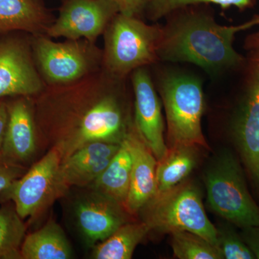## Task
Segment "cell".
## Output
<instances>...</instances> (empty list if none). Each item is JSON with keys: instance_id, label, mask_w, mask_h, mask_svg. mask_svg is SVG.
Returning <instances> with one entry per match:
<instances>
[{"instance_id": "21", "label": "cell", "mask_w": 259, "mask_h": 259, "mask_svg": "<svg viewBox=\"0 0 259 259\" xmlns=\"http://www.w3.org/2000/svg\"><path fill=\"white\" fill-rule=\"evenodd\" d=\"M151 231L144 221L125 223L106 240L96 245L92 257L95 259L132 258L136 247Z\"/></svg>"}, {"instance_id": "3", "label": "cell", "mask_w": 259, "mask_h": 259, "mask_svg": "<svg viewBox=\"0 0 259 259\" xmlns=\"http://www.w3.org/2000/svg\"><path fill=\"white\" fill-rule=\"evenodd\" d=\"M161 32V25L117 13L103 34L102 69L116 78L127 79L136 69L157 64Z\"/></svg>"}, {"instance_id": "17", "label": "cell", "mask_w": 259, "mask_h": 259, "mask_svg": "<svg viewBox=\"0 0 259 259\" xmlns=\"http://www.w3.org/2000/svg\"><path fill=\"white\" fill-rule=\"evenodd\" d=\"M54 20L42 0H0V34L23 31L46 35Z\"/></svg>"}, {"instance_id": "10", "label": "cell", "mask_w": 259, "mask_h": 259, "mask_svg": "<svg viewBox=\"0 0 259 259\" xmlns=\"http://www.w3.org/2000/svg\"><path fill=\"white\" fill-rule=\"evenodd\" d=\"M120 13L113 0H64L59 14L48 29L47 36L95 42Z\"/></svg>"}, {"instance_id": "22", "label": "cell", "mask_w": 259, "mask_h": 259, "mask_svg": "<svg viewBox=\"0 0 259 259\" xmlns=\"http://www.w3.org/2000/svg\"><path fill=\"white\" fill-rule=\"evenodd\" d=\"M171 245L174 254L180 259H223L217 245L190 231L172 232Z\"/></svg>"}, {"instance_id": "15", "label": "cell", "mask_w": 259, "mask_h": 259, "mask_svg": "<svg viewBox=\"0 0 259 259\" xmlns=\"http://www.w3.org/2000/svg\"><path fill=\"white\" fill-rule=\"evenodd\" d=\"M75 213L80 231L91 244L106 240L132 215L122 204L96 192L81 199Z\"/></svg>"}, {"instance_id": "18", "label": "cell", "mask_w": 259, "mask_h": 259, "mask_svg": "<svg viewBox=\"0 0 259 259\" xmlns=\"http://www.w3.org/2000/svg\"><path fill=\"white\" fill-rule=\"evenodd\" d=\"M20 255L24 259H69L73 256V251L64 230L57 223L49 221L25 237Z\"/></svg>"}, {"instance_id": "20", "label": "cell", "mask_w": 259, "mask_h": 259, "mask_svg": "<svg viewBox=\"0 0 259 259\" xmlns=\"http://www.w3.org/2000/svg\"><path fill=\"white\" fill-rule=\"evenodd\" d=\"M198 160L197 146L175 145L158 160L156 167L157 194L171 190L185 180Z\"/></svg>"}, {"instance_id": "25", "label": "cell", "mask_w": 259, "mask_h": 259, "mask_svg": "<svg viewBox=\"0 0 259 259\" xmlns=\"http://www.w3.org/2000/svg\"><path fill=\"white\" fill-rule=\"evenodd\" d=\"M236 226L228 222L217 228V246L226 259H255L254 255L236 231Z\"/></svg>"}, {"instance_id": "9", "label": "cell", "mask_w": 259, "mask_h": 259, "mask_svg": "<svg viewBox=\"0 0 259 259\" xmlns=\"http://www.w3.org/2000/svg\"><path fill=\"white\" fill-rule=\"evenodd\" d=\"M62 159L61 151L54 146L4 191L22 219L33 217L61 197L59 173Z\"/></svg>"}, {"instance_id": "5", "label": "cell", "mask_w": 259, "mask_h": 259, "mask_svg": "<svg viewBox=\"0 0 259 259\" xmlns=\"http://www.w3.org/2000/svg\"><path fill=\"white\" fill-rule=\"evenodd\" d=\"M239 157L224 150L204 172L207 202L216 214L238 228L259 226V206L250 194Z\"/></svg>"}, {"instance_id": "28", "label": "cell", "mask_w": 259, "mask_h": 259, "mask_svg": "<svg viewBox=\"0 0 259 259\" xmlns=\"http://www.w3.org/2000/svg\"><path fill=\"white\" fill-rule=\"evenodd\" d=\"M240 233L255 258L259 259V226L242 228Z\"/></svg>"}, {"instance_id": "4", "label": "cell", "mask_w": 259, "mask_h": 259, "mask_svg": "<svg viewBox=\"0 0 259 259\" xmlns=\"http://www.w3.org/2000/svg\"><path fill=\"white\" fill-rule=\"evenodd\" d=\"M156 88L166 115L169 146L208 148L202 132L204 97L200 79L183 71H165L160 73Z\"/></svg>"}, {"instance_id": "8", "label": "cell", "mask_w": 259, "mask_h": 259, "mask_svg": "<svg viewBox=\"0 0 259 259\" xmlns=\"http://www.w3.org/2000/svg\"><path fill=\"white\" fill-rule=\"evenodd\" d=\"M32 56L47 86L68 84L102 68V49L86 39L55 42L47 35H31Z\"/></svg>"}, {"instance_id": "29", "label": "cell", "mask_w": 259, "mask_h": 259, "mask_svg": "<svg viewBox=\"0 0 259 259\" xmlns=\"http://www.w3.org/2000/svg\"><path fill=\"white\" fill-rule=\"evenodd\" d=\"M8 121V105L0 101V156H3V146Z\"/></svg>"}, {"instance_id": "23", "label": "cell", "mask_w": 259, "mask_h": 259, "mask_svg": "<svg viewBox=\"0 0 259 259\" xmlns=\"http://www.w3.org/2000/svg\"><path fill=\"white\" fill-rule=\"evenodd\" d=\"M25 233V225L15 209H0V258H21Z\"/></svg>"}, {"instance_id": "13", "label": "cell", "mask_w": 259, "mask_h": 259, "mask_svg": "<svg viewBox=\"0 0 259 259\" xmlns=\"http://www.w3.org/2000/svg\"><path fill=\"white\" fill-rule=\"evenodd\" d=\"M120 147V144L96 141L85 145L63 158L59 173L61 197L70 187L93 185Z\"/></svg>"}, {"instance_id": "31", "label": "cell", "mask_w": 259, "mask_h": 259, "mask_svg": "<svg viewBox=\"0 0 259 259\" xmlns=\"http://www.w3.org/2000/svg\"><path fill=\"white\" fill-rule=\"evenodd\" d=\"M61 1H64V0H61Z\"/></svg>"}, {"instance_id": "2", "label": "cell", "mask_w": 259, "mask_h": 259, "mask_svg": "<svg viewBox=\"0 0 259 259\" xmlns=\"http://www.w3.org/2000/svg\"><path fill=\"white\" fill-rule=\"evenodd\" d=\"M166 18L158 44L159 61L190 63L211 74L241 71L246 57L233 46L237 34L259 26V14L238 25H222L195 6L177 10Z\"/></svg>"}, {"instance_id": "27", "label": "cell", "mask_w": 259, "mask_h": 259, "mask_svg": "<svg viewBox=\"0 0 259 259\" xmlns=\"http://www.w3.org/2000/svg\"><path fill=\"white\" fill-rule=\"evenodd\" d=\"M120 13L131 16L142 18L151 0H113Z\"/></svg>"}, {"instance_id": "7", "label": "cell", "mask_w": 259, "mask_h": 259, "mask_svg": "<svg viewBox=\"0 0 259 259\" xmlns=\"http://www.w3.org/2000/svg\"><path fill=\"white\" fill-rule=\"evenodd\" d=\"M140 212L151 231H190L217 245V228L207 217L200 192L192 182L183 181L156 194Z\"/></svg>"}, {"instance_id": "16", "label": "cell", "mask_w": 259, "mask_h": 259, "mask_svg": "<svg viewBox=\"0 0 259 259\" xmlns=\"http://www.w3.org/2000/svg\"><path fill=\"white\" fill-rule=\"evenodd\" d=\"M8 121L3 156L15 163L28 161L36 149L37 131L31 97H20L8 105Z\"/></svg>"}, {"instance_id": "1", "label": "cell", "mask_w": 259, "mask_h": 259, "mask_svg": "<svg viewBox=\"0 0 259 259\" xmlns=\"http://www.w3.org/2000/svg\"><path fill=\"white\" fill-rule=\"evenodd\" d=\"M127 82L101 68L74 82L47 85L30 97L37 133L50 139L63 158L90 143L121 144L133 122Z\"/></svg>"}, {"instance_id": "19", "label": "cell", "mask_w": 259, "mask_h": 259, "mask_svg": "<svg viewBox=\"0 0 259 259\" xmlns=\"http://www.w3.org/2000/svg\"><path fill=\"white\" fill-rule=\"evenodd\" d=\"M131 168L132 157L127 141L124 139L108 166L94 182L93 190L125 207L129 192Z\"/></svg>"}, {"instance_id": "14", "label": "cell", "mask_w": 259, "mask_h": 259, "mask_svg": "<svg viewBox=\"0 0 259 259\" xmlns=\"http://www.w3.org/2000/svg\"><path fill=\"white\" fill-rule=\"evenodd\" d=\"M125 139L132 157L131 182L125 207L130 214H134L140 212L157 194L158 161L140 136L134 120Z\"/></svg>"}, {"instance_id": "24", "label": "cell", "mask_w": 259, "mask_h": 259, "mask_svg": "<svg viewBox=\"0 0 259 259\" xmlns=\"http://www.w3.org/2000/svg\"><path fill=\"white\" fill-rule=\"evenodd\" d=\"M253 3V0H151L144 15L151 21L157 22L174 12L187 7L214 4L219 5L223 9L234 7L245 10L252 8Z\"/></svg>"}, {"instance_id": "11", "label": "cell", "mask_w": 259, "mask_h": 259, "mask_svg": "<svg viewBox=\"0 0 259 259\" xmlns=\"http://www.w3.org/2000/svg\"><path fill=\"white\" fill-rule=\"evenodd\" d=\"M46 86L32 56L31 37L0 40V98L35 96Z\"/></svg>"}, {"instance_id": "6", "label": "cell", "mask_w": 259, "mask_h": 259, "mask_svg": "<svg viewBox=\"0 0 259 259\" xmlns=\"http://www.w3.org/2000/svg\"><path fill=\"white\" fill-rule=\"evenodd\" d=\"M229 120L230 136L259 196V47L248 51Z\"/></svg>"}, {"instance_id": "12", "label": "cell", "mask_w": 259, "mask_h": 259, "mask_svg": "<svg viewBox=\"0 0 259 259\" xmlns=\"http://www.w3.org/2000/svg\"><path fill=\"white\" fill-rule=\"evenodd\" d=\"M135 97L134 123L141 139L157 161L166 154L164 122L161 105L147 67L136 69L130 76Z\"/></svg>"}, {"instance_id": "30", "label": "cell", "mask_w": 259, "mask_h": 259, "mask_svg": "<svg viewBox=\"0 0 259 259\" xmlns=\"http://www.w3.org/2000/svg\"><path fill=\"white\" fill-rule=\"evenodd\" d=\"M257 47H259V30L252 32L245 37L244 44H243V48L246 51Z\"/></svg>"}, {"instance_id": "26", "label": "cell", "mask_w": 259, "mask_h": 259, "mask_svg": "<svg viewBox=\"0 0 259 259\" xmlns=\"http://www.w3.org/2000/svg\"><path fill=\"white\" fill-rule=\"evenodd\" d=\"M25 172V168L20 163L0 156V192H4Z\"/></svg>"}]
</instances>
